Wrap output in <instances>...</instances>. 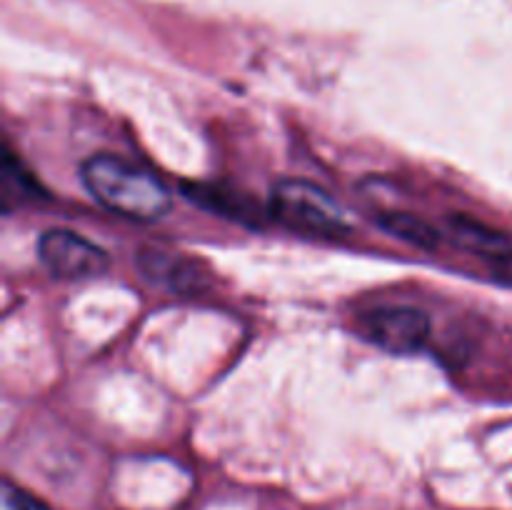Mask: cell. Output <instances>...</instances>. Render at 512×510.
I'll return each instance as SVG.
<instances>
[{"label":"cell","mask_w":512,"mask_h":510,"mask_svg":"<svg viewBox=\"0 0 512 510\" xmlns=\"http://www.w3.org/2000/svg\"><path fill=\"white\" fill-rule=\"evenodd\" d=\"M80 178L95 203L135 223H155L173 208V195L163 180L120 155H93L80 168Z\"/></svg>","instance_id":"cell-1"},{"label":"cell","mask_w":512,"mask_h":510,"mask_svg":"<svg viewBox=\"0 0 512 510\" xmlns=\"http://www.w3.org/2000/svg\"><path fill=\"white\" fill-rule=\"evenodd\" d=\"M268 208L275 220L298 233L340 238L353 228L343 205L335 203L330 193L308 180L288 178L275 183Z\"/></svg>","instance_id":"cell-2"},{"label":"cell","mask_w":512,"mask_h":510,"mask_svg":"<svg viewBox=\"0 0 512 510\" xmlns=\"http://www.w3.org/2000/svg\"><path fill=\"white\" fill-rule=\"evenodd\" d=\"M38 260L50 275L63 280L98 278L110 258L100 245L68 228H50L38 238Z\"/></svg>","instance_id":"cell-3"},{"label":"cell","mask_w":512,"mask_h":510,"mask_svg":"<svg viewBox=\"0 0 512 510\" xmlns=\"http://www.w3.org/2000/svg\"><path fill=\"white\" fill-rule=\"evenodd\" d=\"M360 333L385 353L410 355L428 340L430 318L410 305H380L360 318Z\"/></svg>","instance_id":"cell-4"},{"label":"cell","mask_w":512,"mask_h":510,"mask_svg":"<svg viewBox=\"0 0 512 510\" xmlns=\"http://www.w3.org/2000/svg\"><path fill=\"white\" fill-rule=\"evenodd\" d=\"M450 235H453V240L460 248L483 255V258H512V240L508 235L498 233V230L488 228V225L478 223V220L465 218V215L450 220Z\"/></svg>","instance_id":"cell-5"},{"label":"cell","mask_w":512,"mask_h":510,"mask_svg":"<svg viewBox=\"0 0 512 510\" xmlns=\"http://www.w3.org/2000/svg\"><path fill=\"white\" fill-rule=\"evenodd\" d=\"M383 228L393 233L395 238H403L405 243H413L418 248H435L440 243V233L425 220L415 218L410 213H385L380 218Z\"/></svg>","instance_id":"cell-6"},{"label":"cell","mask_w":512,"mask_h":510,"mask_svg":"<svg viewBox=\"0 0 512 510\" xmlns=\"http://www.w3.org/2000/svg\"><path fill=\"white\" fill-rule=\"evenodd\" d=\"M0 510H50L43 500L33 498L25 490L15 488L13 483H3L0 488Z\"/></svg>","instance_id":"cell-7"}]
</instances>
